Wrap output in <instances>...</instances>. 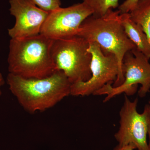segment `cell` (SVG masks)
<instances>
[{
  "instance_id": "cell-12",
  "label": "cell",
  "mask_w": 150,
  "mask_h": 150,
  "mask_svg": "<svg viewBox=\"0 0 150 150\" xmlns=\"http://www.w3.org/2000/svg\"><path fill=\"white\" fill-rule=\"evenodd\" d=\"M119 0H83V2L91 9L92 15L100 17L104 15L110 9L119 6Z\"/></svg>"
},
{
  "instance_id": "cell-10",
  "label": "cell",
  "mask_w": 150,
  "mask_h": 150,
  "mask_svg": "<svg viewBox=\"0 0 150 150\" xmlns=\"http://www.w3.org/2000/svg\"><path fill=\"white\" fill-rule=\"evenodd\" d=\"M120 19L126 35L137 49L150 59V44L141 25L131 19L129 13L120 14Z\"/></svg>"
},
{
  "instance_id": "cell-3",
  "label": "cell",
  "mask_w": 150,
  "mask_h": 150,
  "mask_svg": "<svg viewBox=\"0 0 150 150\" xmlns=\"http://www.w3.org/2000/svg\"><path fill=\"white\" fill-rule=\"evenodd\" d=\"M120 15L119 11L110 9L102 16H90L82 23L78 35L88 43H97L104 53L115 56L120 69L121 85L124 80L122 70L123 58L127 52L137 48L126 35Z\"/></svg>"
},
{
  "instance_id": "cell-8",
  "label": "cell",
  "mask_w": 150,
  "mask_h": 150,
  "mask_svg": "<svg viewBox=\"0 0 150 150\" xmlns=\"http://www.w3.org/2000/svg\"><path fill=\"white\" fill-rule=\"evenodd\" d=\"M92 14L83 2L59 8L49 13L40 33L54 40L78 35L82 23Z\"/></svg>"
},
{
  "instance_id": "cell-15",
  "label": "cell",
  "mask_w": 150,
  "mask_h": 150,
  "mask_svg": "<svg viewBox=\"0 0 150 150\" xmlns=\"http://www.w3.org/2000/svg\"><path fill=\"white\" fill-rule=\"evenodd\" d=\"M136 149L135 146L133 144H129L126 146H120L118 145L112 150H135Z\"/></svg>"
},
{
  "instance_id": "cell-18",
  "label": "cell",
  "mask_w": 150,
  "mask_h": 150,
  "mask_svg": "<svg viewBox=\"0 0 150 150\" xmlns=\"http://www.w3.org/2000/svg\"><path fill=\"white\" fill-rule=\"evenodd\" d=\"M149 104L150 105V100L149 101Z\"/></svg>"
},
{
  "instance_id": "cell-14",
  "label": "cell",
  "mask_w": 150,
  "mask_h": 150,
  "mask_svg": "<svg viewBox=\"0 0 150 150\" xmlns=\"http://www.w3.org/2000/svg\"><path fill=\"white\" fill-rule=\"evenodd\" d=\"M139 0H126L118 6L120 14L128 13L131 11L137 5Z\"/></svg>"
},
{
  "instance_id": "cell-13",
  "label": "cell",
  "mask_w": 150,
  "mask_h": 150,
  "mask_svg": "<svg viewBox=\"0 0 150 150\" xmlns=\"http://www.w3.org/2000/svg\"><path fill=\"white\" fill-rule=\"evenodd\" d=\"M41 9L50 13L61 7L60 0H31Z\"/></svg>"
},
{
  "instance_id": "cell-1",
  "label": "cell",
  "mask_w": 150,
  "mask_h": 150,
  "mask_svg": "<svg viewBox=\"0 0 150 150\" xmlns=\"http://www.w3.org/2000/svg\"><path fill=\"white\" fill-rule=\"evenodd\" d=\"M7 83L20 105L32 114L50 109L71 95V83L60 70L42 79H26L9 73Z\"/></svg>"
},
{
  "instance_id": "cell-9",
  "label": "cell",
  "mask_w": 150,
  "mask_h": 150,
  "mask_svg": "<svg viewBox=\"0 0 150 150\" xmlns=\"http://www.w3.org/2000/svg\"><path fill=\"white\" fill-rule=\"evenodd\" d=\"M11 14L14 25L8 29L11 39H21L40 34L49 13L37 6L31 0H10Z\"/></svg>"
},
{
  "instance_id": "cell-17",
  "label": "cell",
  "mask_w": 150,
  "mask_h": 150,
  "mask_svg": "<svg viewBox=\"0 0 150 150\" xmlns=\"http://www.w3.org/2000/svg\"><path fill=\"white\" fill-rule=\"evenodd\" d=\"M148 135L149 136V142L148 143V149L149 150H150V124L148 129Z\"/></svg>"
},
{
  "instance_id": "cell-2",
  "label": "cell",
  "mask_w": 150,
  "mask_h": 150,
  "mask_svg": "<svg viewBox=\"0 0 150 150\" xmlns=\"http://www.w3.org/2000/svg\"><path fill=\"white\" fill-rule=\"evenodd\" d=\"M54 40L41 34L11 39L8 58L9 73L26 79H42L57 71L51 55Z\"/></svg>"
},
{
  "instance_id": "cell-5",
  "label": "cell",
  "mask_w": 150,
  "mask_h": 150,
  "mask_svg": "<svg viewBox=\"0 0 150 150\" xmlns=\"http://www.w3.org/2000/svg\"><path fill=\"white\" fill-rule=\"evenodd\" d=\"M149 59L137 48L128 51L123 58L122 70L124 80L122 84L113 87L111 83L94 93V95H106L103 102H106L116 96L123 93L131 96L137 92L138 85L141 87L138 92L140 97H144L150 90Z\"/></svg>"
},
{
  "instance_id": "cell-7",
  "label": "cell",
  "mask_w": 150,
  "mask_h": 150,
  "mask_svg": "<svg viewBox=\"0 0 150 150\" xmlns=\"http://www.w3.org/2000/svg\"><path fill=\"white\" fill-rule=\"evenodd\" d=\"M138 98L131 101L126 95L121 108L120 126L114 137L120 146L133 144L137 150H149L147 137L150 124V105H145L144 111L137 110Z\"/></svg>"
},
{
  "instance_id": "cell-16",
  "label": "cell",
  "mask_w": 150,
  "mask_h": 150,
  "mask_svg": "<svg viewBox=\"0 0 150 150\" xmlns=\"http://www.w3.org/2000/svg\"><path fill=\"white\" fill-rule=\"evenodd\" d=\"M5 81L1 73L0 72V96L1 95V87L4 84Z\"/></svg>"
},
{
  "instance_id": "cell-11",
  "label": "cell",
  "mask_w": 150,
  "mask_h": 150,
  "mask_svg": "<svg viewBox=\"0 0 150 150\" xmlns=\"http://www.w3.org/2000/svg\"><path fill=\"white\" fill-rule=\"evenodd\" d=\"M129 13L131 19L141 25L150 44V0H139Z\"/></svg>"
},
{
  "instance_id": "cell-6",
  "label": "cell",
  "mask_w": 150,
  "mask_h": 150,
  "mask_svg": "<svg viewBox=\"0 0 150 150\" xmlns=\"http://www.w3.org/2000/svg\"><path fill=\"white\" fill-rule=\"evenodd\" d=\"M89 43L88 51L92 55L91 76L86 81L71 84V95L73 96L93 95L110 83H113V87L121 85L120 69L115 56L112 54L104 53L96 43Z\"/></svg>"
},
{
  "instance_id": "cell-4",
  "label": "cell",
  "mask_w": 150,
  "mask_h": 150,
  "mask_svg": "<svg viewBox=\"0 0 150 150\" xmlns=\"http://www.w3.org/2000/svg\"><path fill=\"white\" fill-rule=\"evenodd\" d=\"M89 43L79 35L54 40L51 55L57 70L66 75L71 84L87 81L91 76Z\"/></svg>"
}]
</instances>
